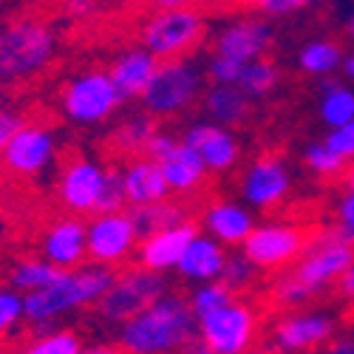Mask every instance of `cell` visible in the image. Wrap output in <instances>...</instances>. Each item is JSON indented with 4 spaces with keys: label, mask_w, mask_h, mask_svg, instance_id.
Segmentation results:
<instances>
[{
    "label": "cell",
    "mask_w": 354,
    "mask_h": 354,
    "mask_svg": "<svg viewBox=\"0 0 354 354\" xmlns=\"http://www.w3.org/2000/svg\"><path fill=\"white\" fill-rule=\"evenodd\" d=\"M198 340V323L187 298L173 289L156 298L147 309L116 326V348L128 354H170L193 351Z\"/></svg>",
    "instance_id": "6da1fadb"
},
{
    "label": "cell",
    "mask_w": 354,
    "mask_h": 354,
    "mask_svg": "<svg viewBox=\"0 0 354 354\" xmlns=\"http://www.w3.org/2000/svg\"><path fill=\"white\" fill-rule=\"evenodd\" d=\"M113 270L97 261H85L80 267L60 270L48 286L26 292V323L28 326H54L60 317L97 306V301L113 283Z\"/></svg>",
    "instance_id": "7a4b0ae2"
},
{
    "label": "cell",
    "mask_w": 354,
    "mask_h": 354,
    "mask_svg": "<svg viewBox=\"0 0 354 354\" xmlns=\"http://www.w3.org/2000/svg\"><path fill=\"white\" fill-rule=\"evenodd\" d=\"M60 51L57 28L35 15L0 23V85H23L40 77Z\"/></svg>",
    "instance_id": "3957f363"
},
{
    "label": "cell",
    "mask_w": 354,
    "mask_h": 354,
    "mask_svg": "<svg viewBox=\"0 0 354 354\" xmlns=\"http://www.w3.org/2000/svg\"><path fill=\"white\" fill-rule=\"evenodd\" d=\"M201 94H204V71L190 54V57L159 60V68L142 91L139 102L147 113H153L162 122V120H179L187 111H193Z\"/></svg>",
    "instance_id": "277c9868"
},
{
    "label": "cell",
    "mask_w": 354,
    "mask_h": 354,
    "mask_svg": "<svg viewBox=\"0 0 354 354\" xmlns=\"http://www.w3.org/2000/svg\"><path fill=\"white\" fill-rule=\"evenodd\" d=\"M207 37V17L198 6H156L139 23V43L159 60L190 57Z\"/></svg>",
    "instance_id": "5b68a950"
},
{
    "label": "cell",
    "mask_w": 354,
    "mask_h": 354,
    "mask_svg": "<svg viewBox=\"0 0 354 354\" xmlns=\"http://www.w3.org/2000/svg\"><path fill=\"white\" fill-rule=\"evenodd\" d=\"M122 102L125 100L116 91L108 71H100V68L82 71L60 88V113L66 116V122L77 128L105 125L120 113Z\"/></svg>",
    "instance_id": "8992f818"
},
{
    "label": "cell",
    "mask_w": 354,
    "mask_h": 354,
    "mask_svg": "<svg viewBox=\"0 0 354 354\" xmlns=\"http://www.w3.org/2000/svg\"><path fill=\"white\" fill-rule=\"evenodd\" d=\"M198 323V340L193 351L207 354H244L255 348L261 335V315L252 304L232 298L227 306L204 315Z\"/></svg>",
    "instance_id": "52a82bcc"
},
{
    "label": "cell",
    "mask_w": 354,
    "mask_h": 354,
    "mask_svg": "<svg viewBox=\"0 0 354 354\" xmlns=\"http://www.w3.org/2000/svg\"><path fill=\"white\" fill-rule=\"evenodd\" d=\"M170 292V278L167 272H156L147 267H128L113 275V283L108 292L97 301V315L108 326H122L125 320L147 309L156 298Z\"/></svg>",
    "instance_id": "ba28073f"
},
{
    "label": "cell",
    "mask_w": 354,
    "mask_h": 354,
    "mask_svg": "<svg viewBox=\"0 0 354 354\" xmlns=\"http://www.w3.org/2000/svg\"><path fill=\"white\" fill-rule=\"evenodd\" d=\"M85 235H88V261L105 263L111 270H120L125 261H131L142 239L128 207L88 216Z\"/></svg>",
    "instance_id": "9c48e42d"
},
{
    "label": "cell",
    "mask_w": 354,
    "mask_h": 354,
    "mask_svg": "<svg viewBox=\"0 0 354 354\" xmlns=\"http://www.w3.org/2000/svg\"><path fill=\"white\" fill-rule=\"evenodd\" d=\"M309 235L289 221H263L250 230L241 250L258 263V270H283L306 250Z\"/></svg>",
    "instance_id": "30bf717a"
},
{
    "label": "cell",
    "mask_w": 354,
    "mask_h": 354,
    "mask_svg": "<svg viewBox=\"0 0 354 354\" xmlns=\"http://www.w3.org/2000/svg\"><path fill=\"white\" fill-rule=\"evenodd\" d=\"M57 159V136L43 122H23L0 153L3 167L17 179H37Z\"/></svg>",
    "instance_id": "8fae6325"
},
{
    "label": "cell",
    "mask_w": 354,
    "mask_h": 354,
    "mask_svg": "<svg viewBox=\"0 0 354 354\" xmlns=\"http://www.w3.org/2000/svg\"><path fill=\"white\" fill-rule=\"evenodd\" d=\"M354 263V244L343 241L337 232H323L306 241V250L295 267L298 275L312 292H320L340 281V275Z\"/></svg>",
    "instance_id": "7c38bea8"
},
{
    "label": "cell",
    "mask_w": 354,
    "mask_h": 354,
    "mask_svg": "<svg viewBox=\"0 0 354 354\" xmlns=\"http://www.w3.org/2000/svg\"><path fill=\"white\" fill-rule=\"evenodd\" d=\"M108 170L111 167H105L91 156H77L68 165H63L60 179H57V198H60L66 213H74L82 218L97 213Z\"/></svg>",
    "instance_id": "4fadbf2b"
},
{
    "label": "cell",
    "mask_w": 354,
    "mask_h": 354,
    "mask_svg": "<svg viewBox=\"0 0 354 354\" xmlns=\"http://www.w3.org/2000/svg\"><path fill=\"white\" fill-rule=\"evenodd\" d=\"M335 335V320L323 312H301L289 309L270 335V348L275 351H312L326 346Z\"/></svg>",
    "instance_id": "5bb4252c"
},
{
    "label": "cell",
    "mask_w": 354,
    "mask_h": 354,
    "mask_svg": "<svg viewBox=\"0 0 354 354\" xmlns=\"http://www.w3.org/2000/svg\"><path fill=\"white\" fill-rule=\"evenodd\" d=\"M182 142H187L193 151L201 156V162L207 165L210 173H230L241 159V145L235 139L230 125L201 120L185 128Z\"/></svg>",
    "instance_id": "9a60e30c"
},
{
    "label": "cell",
    "mask_w": 354,
    "mask_h": 354,
    "mask_svg": "<svg viewBox=\"0 0 354 354\" xmlns=\"http://www.w3.org/2000/svg\"><path fill=\"white\" fill-rule=\"evenodd\" d=\"M289 167L275 156H258L241 176V196L252 210H272L289 196Z\"/></svg>",
    "instance_id": "2e32d148"
},
{
    "label": "cell",
    "mask_w": 354,
    "mask_h": 354,
    "mask_svg": "<svg viewBox=\"0 0 354 354\" xmlns=\"http://www.w3.org/2000/svg\"><path fill=\"white\" fill-rule=\"evenodd\" d=\"M201 227L187 218L182 224H173V227H165V230H153L139 239L136 244V263L139 267H147V270H156V272H173L176 263H179L182 252L187 250V244L193 241V235L198 232Z\"/></svg>",
    "instance_id": "e0dca14e"
},
{
    "label": "cell",
    "mask_w": 354,
    "mask_h": 354,
    "mask_svg": "<svg viewBox=\"0 0 354 354\" xmlns=\"http://www.w3.org/2000/svg\"><path fill=\"white\" fill-rule=\"evenodd\" d=\"M40 252L60 270H71V267L85 263L88 261V235H85L82 216L66 213L60 218H54L40 239Z\"/></svg>",
    "instance_id": "ac0fdd59"
},
{
    "label": "cell",
    "mask_w": 354,
    "mask_h": 354,
    "mask_svg": "<svg viewBox=\"0 0 354 354\" xmlns=\"http://www.w3.org/2000/svg\"><path fill=\"white\" fill-rule=\"evenodd\" d=\"M272 40L275 35L270 23H263L258 17H241L218 28V35L213 40V51L232 57L239 63H250V60H258V57H267Z\"/></svg>",
    "instance_id": "d6986e66"
},
{
    "label": "cell",
    "mask_w": 354,
    "mask_h": 354,
    "mask_svg": "<svg viewBox=\"0 0 354 354\" xmlns=\"http://www.w3.org/2000/svg\"><path fill=\"white\" fill-rule=\"evenodd\" d=\"M198 227H201V232L213 235L224 247H241L250 230L255 227V216L250 207H244V204L232 201V198H216L204 207Z\"/></svg>",
    "instance_id": "ffe728a7"
},
{
    "label": "cell",
    "mask_w": 354,
    "mask_h": 354,
    "mask_svg": "<svg viewBox=\"0 0 354 354\" xmlns=\"http://www.w3.org/2000/svg\"><path fill=\"white\" fill-rule=\"evenodd\" d=\"M159 68V57L153 51H147L142 43L120 51L108 66V77L113 80L116 91L125 102H133L142 97V91L151 82V77Z\"/></svg>",
    "instance_id": "44dd1931"
},
{
    "label": "cell",
    "mask_w": 354,
    "mask_h": 354,
    "mask_svg": "<svg viewBox=\"0 0 354 354\" xmlns=\"http://www.w3.org/2000/svg\"><path fill=\"white\" fill-rule=\"evenodd\" d=\"M156 162H159V167L165 173V182H167L173 196L198 193L204 187V182H207V176H210V170H207V165L201 162V156L182 139Z\"/></svg>",
    "instance_id": "7402d4cb"
},
{
    "label": "cell",
    "mask_w": 354,
    "mask_h": 354,
    "mask_svg": "<svg viewBox=\"0 0 354 354\" xmlns=\"http://www.w3.org/2000/svg\"><path fill=\"white\" fill-rule=\"evenodd\" d=\"M120 173H122L128 207H139V204H151V201L173 196L167 182H165V173H162L159 162L151 159L147 153L128 156V162L120 167Z\"/></svg>",
    "instance_id": "603a6c76"
},
{
    "label": "cell",
    "mask_w": 354,
    "mask_h": 354,
    "mask_svg": "<svg viewBox=\"0 0 354 354\" xmlns=\"http://www.w3.org/2000/svg\"><path fill=\"white\" fill-rule=\"evenodd\" d=\"M224 261H227V247L221 241H216L213 235L198 230L193 235V241L187 244V250L182 252L173 272L187 283H204V281L221 278Z\"/></svg>",
    "instance_id": "cb8c5ba5"
},
{
    "label": "cell",
    "mask_w": 354,
    "mask_h": 354,
    "mask_svg": "<svg viewBox=\"0 0 354 354\" xmlns=\"http://www.w3.org/2000/svg\"><path fill=\"white\" fill-rule=\"evenodd\" d=\"M198 105L207 120L235 128L250 116L252 100L235 82H210V88H204Z\"/></svg>",
    "instance_id": "d4e9b609"
},
{
    "label": "cell",
    "mask_w": 354,
    "mask_h": 354,
    "mask_svg": "<svg viewBox=\"0 0 354 354\" xmlns=\"http://www.w3.org/2000/svg\"><path fill=\"white\" fill-rule=\"evenodd\" d=\"M159 131V120L153 113H147L145 108L128 120H122L116 125V131L111 133V147L120 156H139L147 151V142Z\"/></svg>",
    "instance_id": "484cf974"
},
{
    "label": "cell",
    "mask_w": 354,
    "mask_h": 354,
    "mask_svg": "<svg viewBox=\"0 0 354 354\" xmlns=\"http://www.w3.org/2000/svg\"><path fill=\"white\" fill-rule=\"evenodd\" d=\"M131 216L136 221L139 235H147L153 230H165V227H173V224H182V221L190 218L187 207L182 201H176L173 196L151 201V204H139V207H131Z\"/></svg>",
    "instance_id": "4316f807"
},
{
    "label": "cell",
    "mask_w": 354,
    "mask_h": 354,
    "mask_svg": "<svg viewBox=\"0 0 354 354\" xmlns=\"http://www.w3.org/2000/svg\"><path fill=\"white\" fill-rule=\"evenodd\" d=\"M57 275H60V267H54L48 258H20L9 267V283L15 289L26 292H37L43 286H48Z\"/></svg>",
    "instance_id": "83f0119b"
},
{
    "label": "cell",
    "mask_w": 354,
    "mask_h": 354,
    "mask_svg": "<svg viewBox=\"0 0 354 354\" xmlns=\"http://www.w3.org/2000/svg\"><path fill=\"white\" fill-rule=\"evenodd\" d=\"M281 82V71L272 60L267 57H258V60L244 63L241 77H239V88L255 102V100H267Z\"/></svg>",
    "instance_id": "f1b7e54d"
},
{
    "label": "cell",
    "mask_w": 354,
    "mask_h": 354,
    "mask_svg": "<svg viewBox=\"0 0 354 354\" xmlns=\"http://www.w3.org/2000/svg\"><path fill=\"white\" fill-rule=\"evenodd\" d=\"M340 60H343V51L337 43L332 40H309L301 54H298V66L304 74L309 77H326V74H335L340 68Z\"/></svg>",
    "instance_id": "f546056e"
},
{
    "label": "cell",
    "mask_w": 354,
    "mask_h": 354,
    "mask_svg": "<svg viewBox=\"0 0 354 354\" xmlns=\"http://www.w3.org/2000/svg\"><path fill=\"white\" fill-rule=\"evenodd\" d=\"M28 354H80L85 351V340L74 329H54L48 326L46 332L35 335L32 343H26Z\"/></svg>",
    "instance_id": "4dcf8cb0"
},
{
    "label": "cell",
    "mask_w": 354,
    "mask_h": 354,
    "mask_svg": "<svg viewBox=\"0 0 354 354\" xmlns=\"http://www.w3.org/2000/svg\"><path fill=\"white\" fill-rule=\"evenodd\" d=\"M232 298H235V292H232L221 278H213V281L196 283V289L190 292L187 304H190V309H193V315H196V320H198V317H204V315H210V312L227 306Z\"/></svg>",
    "instance_id": "1f68e13d"
},
{
    "label": "cell",
    "mask_w": 354,
    "mask_h": 354,
    "mask_svg": "<svg viewBox=\"0 0 354 354\" xmlns=\"http://www.w3.org/2000/svg\"><path fill=\"white\" fill-rule=\"evenodd\" d=\"M320 120L329 128H337L348 120H354V91L346 88L343 82L332 91L320 94Z\"/></svg>",
    "instance_id": "d6a6232c"
},
{
    "label": "cell",
    "mask_w": 354,
    "mask_h": 354,
    "mask_svg": "<svg viewBox=\"0 0 354 354\" xmlns=\"http://www.w3.org/2000/svg\"><path fill=\"white\" fill-rule=\"evenodd\" d=\"M26 323V295L20 289L0 286V337H12Z\"/></svg>",
    "instance_id": "836d02e7"
},
{
    "label": "cell",
    "mask_w": 354,
    "mask_h": 354,
    "mask_svg": "<svg viewBox=\"0 0 354 354\" xmlns=\"http://www.w3.org/2000/svg\"><path fill=\"white\" fill-rule=\"evenodd\" d=\"M258 278V263L241 250V252H227V261H224V270H221V281L239 295L244 289H250Z\"/></svg>",
    "instance_id": "e575fe53"
},
{
    "label": "cell",
    "mask_w": 354,
    "mask_h": 354,
    "mask_svg": "<svg viewBox=\"0 0 354 354\" xmlns=\"http://www.w3.org/2000/svg\"><path fill=\"white\" fill-rule=\"evenodd\" d=\"M312 298H315V292H312L298 275H295V272L278 278L275 286H272V301H275L281 309H301V306H306Z\"/></svg>",
    "instance_id": "d590c367"
},
{
    "label": "cell",
    "mask_w": 354,
    "mask_h": 354,
    "mask_svg": "<svg viewBox=\"0 0 354 354\" xmlns=\"http://www.w3.org/2000/svg\"><path fill=\"white\" fill-rule=\"evenodd\" d=\"M304 162L312 173L317 176H337L346 165V159H340L332 147L326 142H320V145H309L306 147V153H304Z\"/></svg>",
    "instance_id": "8d00e7d4"
},
{
    "label": "cell",
    "mask_w": 354,
    "mask_h": 354,
    "mask_svg": "<svg viewBox=\"0 0 354 354\" xmlns=\"http://www.w3.org/2000/svg\"><path fill=\"white\" fill-rule=\"evenodd\" d=\"M125 207H128V198H125V187H122V173H120V167H111L108 179H105V187H102V198H100L97 213L125 210Z\"/></svg>",
    "instance_id": "74e56055"
},
{
    "label": "cell",
    "mask_w": 354,
    "mask_h": 354,
    "mask_svg": "<svg viewBox=\"0 0 354 354\" xmlns=\"http://www.w3.org/2000/svg\"><path fill=\"white\" fill-rule=\"evenodd\" d=\"M241 68L244 63L232 60V57H224V54H216L207 60V80L210 82H235L239 85V77H241Z\"/></svg>",
    "instance_id": "f35d334b"
},
{
    "label": "cell",
    "mask_w": 354,
    "mask_h": 354,
    "mask_svg": "<svg viewBox=\"0 0 354 354\" xmlns=\"http://www.w3.org/2000/svg\"><path fill=\"white\" fill-rule=\"evenodd\" d=\"M326 145L332 147V151L340 156V159H354V120L332 128V133L326 136Z\"/></svg>",
    "instance_id": "ab89813d"
},
{
    "label": "cell",
    "mask_w": 354,
    "mask_h": 354,
    "mask_svg": "<svg viewBox=\"0 0 354 354\" xmlns=\"http://www.w3.org/2000/svg\"><path fill=\"white\" fill-rule=\"evenodd\" d=\"M335 232L340 235L343 241L354 244V190H348L337 204V227H335Z\"/></svg>",
    "instance_id": "60d3db41"
},
{
    "label": "cell",
    "mask_w": 354,
    "mask_h": 354,
    "mask_svg": "<svg viewBox=\"0 0 354 354\" xmlns=\"http://www.w3.org/2000/svg\"><path fill=\"white\" fill-rule=\"evenodd\" d=\"M60 6H63V15L74 23H88L91 17L100 15L102 9V0H60Z\"/></svg>",
    "instance_id": "b9f144b4"
},
{
    "label": "cell",
    "mask_w": 354,
    "mask_h": 354,
    "mask_svg": "<svg viewBox=\"0 0 354 354\" xmlns=\"http://www.w3.org/2000/svg\"><path fill=\"white\" fill-rule=\"evenodd\" d=\"M317 3H323V0H267V3L261 6V12L270 15V17H286V15L306 12Z\"/></svg>",
    "instance_id": "7bdbcfd3"
},
{
    "label": "cell",
    "mask_w": 354,
    "mask_h": 354,
    "mask_svg": "<svg viewBox=\"0 0 354 354\" xmlns=\"http://www.w3.org/2000/svg\"><path fill=\"white\" fill-rule=\"evenodd\" d=\"M23 113L12 105H0V153H3V147L9 145V139L15 136V131L23 125Z\"/></svg>",
    "instance_id": "ee69618b"
},
{
    "label": "cell",
    "mask_w": 354,
    "mask_h": 354,
    "mask_svg": "<svg viewBox=\"0 0 354 354\" xmlns=\"http://www.w3.org/2000/svg\"><path fill=\"white\" fill-rule=\"evenodd\" d=\"M182 136L179 133H173V131H165V128H159L153 136H151V142H147V156H151V159H162L167 151H170V147L176 145V142H179Z\"/></svg>",
    "instance_id": "f6af8a7d"
},
{
    "label": "cell",
    "mask_w": 354,
    "mask_h": 354,
    "mask_svg": "<svg viewBox=\"0 0 354 354\" xmlns=\"http://www.w3.org/2000/svg\"><path fill=\"white\" fill-rule=\"evenodd\" d=\"M337 283H340V292L346 295V298H351V301H354V263H351V267L340 275V281H337Z\"/></svg>",
    "instance_id": "bcb514c9"
},
{
    "label": "cell",
    "mask_w": 354,
    "mask_h": 354,
    "mask_svg": "<svg viewBox=\"0 0 354 354\" xmlns=\"http://www.w3.org/2000/svg\"><path fill=\"white\" fill-rule=\"evenodd\" d=\"M332 351L335 354H354V340L351 337H343V340L332 343Z\"/></svg>",
    "instance_id": "7dc6e473"
},
{
    "label": "cell",
    "mask_w": 354,
    "mask_h": 354,
    "mask_svg": "<svg viewBox=\"0 0 354 354\" xmlns=\"http://www.w3.org/2000/svg\"><path fill=\"white\" fill-rule=\"evenodd\" d=\"M207 0H156V6H201Z\"/></svg>",
    "instance_id": "c3c4849f"
},
{
    "label": "cell",
    "mask_w": 354,
    "mask_h": 354,
    "mask_svg": "<svg viewBox=\"0 0 354 354\" xmlns=\"http://www.w3.org/2000/svg\"><path fill=\"white\" fill-rule=\"evenodd\" d=\"M113 3H120L125 9H142V6H156V0H113Z\"/></svg>",
    "instance_id": "681fc988"
},
{
    "label": "cell",
    "mask_w": 354,
    "mask_h": 354,
    "mask_svg": "<svg viewBox=\"0 0 354 354\" xmlns=\"http://www.w3.org/2000/svg\"><path fill=\"white\" fill-rule=\"evenodd\" d=\"M340 71H343V77L354 80V54H346L343 57V60H340Z\"/></svg>",
    "instance_id": "f907efd6"
},
{
    "label": "cell",
    "mask_w": 354,
    "mask_h": 354,
    "mask_svg": "<svg viewBox=\"0 0 354 354\" xmlns=\"http://www.w3.org/2000/svg\"><path fill=\"white\" fill-rule=\"evenodd\" d=\"M235 6H247V9H261L267 0H232Z\"/></svg>",
    "instance_id": "816d5d0a"
},
{
    "label": "cell",
    "mask_w": 354,
    "mask_h": 354,
    "mask_svg": "<svg viewBox=\"0 0 354 354\" xmlns=\"http://www.w3.org/2000/svg\"><path fill=\"white\" fill-rule=\"evenodd\" d=\"M346 185H348V190H354V165H351L348 173H346Z\"/></svg>",
    "instance_id": "f5cc1de1"
},
{
    "label": "cell",
    "mask_w": 354,
    "mask_h": 354,
    "mask_svg": "<svg viewBox=\"0 0 354 354\" xmlns=\"http://www.w3.org/2000/svg\"><path fill=\"white\" fill-rule=\"evenodd\" d=\"M348 35L354 37V15H351V20H348Z\"/></svg>",
    "instance_id": "db71d44e"
}]
</instances>
